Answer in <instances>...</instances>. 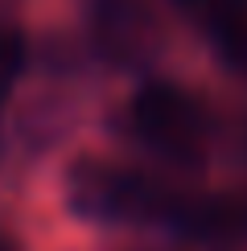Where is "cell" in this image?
Wrapping results in <instances>:
<instances>
[{
  "instance_id": "obj_1",
  "label": "cell",
  "mask_w": 247,
  "mask_h": 251,
  "mask_svg": "<svg viewBox=\"0 0 247 251\" xmlns=\"http://www.w3.org/2000/svg\"><path fill=\"white\" fill-rule=\"evenodd\" d=\"M132 124L140 140L177 165H202L210 149V120L202 103L173 82H148L132 99Z\"/></svg>"
},
{
  "instance_id": "obj_2",
  "label": "cell",
  "mask_w": 247,
  "mask_h": 251,
  "mask_svg": "<svg viewBox=\"0 0 247 251\" xmlns=\"http://www.w3.org/2000/svg\"><path fill=\"white\" fill-rule=\"evenodd\" d=\"M66 198L82 218H144L161 210V190L144 173L120 169L107 161H78L66 177Z\"/></svg>"
},
{
  "instance_id": "obj_3",
  "label": "cell",
  "mask_w": 247,
  "mask_h": 251,
  "mask_svg": "<svg viewBox=\"0 0 247 251\" xmlns=\"http://www.w3.org/2000/svg\"><path fill=\"white\" fill-rule=\"evenodd\" d=\"M91 33L116 62H140L157 50L161 25L144 0H91Z\"/></svg>"
},
{
  "instance_id": "obj_4",
  "label": "cell",
  "mask_w": 247,
  "mask_h": 251,
  "mask_svg": "<svg viewBox=\"0 0 247 251\" xmlns=\"http://www.w3.org/2000/svg\"><path fill=\"white\" fill-rule=\"evenodd\" d=\"M214 41H219L222 62L235 70V75L247 78V0H235V4H226L219 13Z\"/></svg>"
},
{
  "instance_id": "obj_5",
  "label": "cell",
  "mask_w": 247,
  "mask_h": 251,
  "mask_svg": "<svg viewBox=\"0 0 247 251\" xmlns=\"http://www.w3.org/2000/svg\"><path fill=\"white\" fill-rule=\"evenodd\" d=\"M21 66H25V41H21L17 29L0 25V95L13 87V78L21 75Z\"/></svg>"
},
{
  "instance_id": "obj_6",
  "label": "cell",
  "mask_w": 247,
  "mask_h": 251,
  "mask_svg": "<svg viewBox=\"0 0 247 251\" xmlns=\"http://www.w3.org/2000/svg\"><path fill=\"white\" fill-rule=\"evenodd\" d=\"M0 251H8V243H4V239H0Z\"/></svg>"
}]
</instances>
